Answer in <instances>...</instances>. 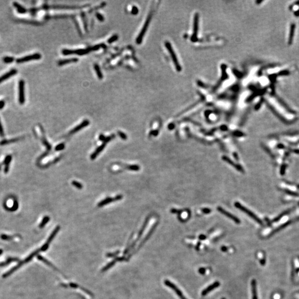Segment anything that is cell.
<instances>
[{"label": "cell", "mask_w": 299, "mask_h": 299, "mask_svg": "<svg viewBox=\"0 0 299 299\" xmlns=\"http://www.w3.org/2000/svg\"><path fill=\"white\" fill-rule=\"evenodd\" d=\"M90 51L91 48H86V49H79V50H63L62 51V54L63 55H71V54H77L79 55H83L86 54H88V53Z\"/></svg>", "instance_id": "cell-1"}, {"label": "cell", "mask_w": 299, "mask_h": 299, "mask_svg": "<svg viewBox=\"0 0 299 299\" xmlns=\"http://www.w3.org/2000/svg\"><path fill=\"white\" fill-rule=\"evenodd\" d=\"M235 206L237 208L240 209L241 211H242L244 212H245L246 214H247L251 218H252L253 219H254L255 221H256V222H258L259 224H262V221L260 220V219L256 216L255 214H254L252 212H251L250 211H249V209H248L247 208L244 207V206H243L241 204L238 203V202H236L235 203Z\"/></svg>", "instance_id": "cell-2"}, {"label": "cell", "mask_w": 299, "mask_h": 299, "mask_svg": "<svg viewBox=\"0 0 299 299\" xmlns=\"http://www.w3.org/2000/svg\"><path fill=\"white\" fill-rule=\"evenodd\" d=\"M25 82L20 80L18 83V101L20 104H23L25 102Z\"/></svg>", "instance_id": "cell-3"}, {"label": "cell", "mask_w": 299, "mask_h": 299, "mask_svg": "<svg viewBox=\"0 0 299 299\" xmlns=\"http://www.w3.org/2000/svg\"><path fill=\"white\" fill-rule=\"evenodd\" d=\"M41 57H42L41 55L39 53H35V54H33L27 55V56H23V57H22V58H18L16 60V62L18 64L23 63L30 61V60H39L41 58Z\"/></svg>", "instance_id": "cell-4"}, {"label": "cell", "mask_w": 299, "mask_h": 299, "mask_svg": "<svg viewBox=\"0 0 299 299\" xmlns=\"http://www.w3.org/2000/svg\"><path fill=\"white\" fill-rule=\"evenodd\" d=\"M60 228V227L59 226H57L54 229V230H53V232L51 234V236L50 237H49L47 241H46V243H45L43 245V247L41 248L42 251H45V250H46L48 249V248L49 247V245H50L51 242L53 240V238L56 236V233H57L58 232V231L59 230Z\"/></svg>", "instance_id": "cell-5"}, {"label": "cell", "mask_w": 299, "mask_h": 299, "mask_svg": "<svg viewBox=\"0 0 299 299\" xmlns=\"http://www.w3.org/2000/svg\"><path fill=\"white\" fill-rule=\"evenodd\" d=\"M165 284L166 285H167V286L170 287V288L175 291V292L176 293V294L179 296V297H180L181 299H187L186 297H184V295L182 294V293L181 292V291L179 288H178V287L175 284H173L172 282H171L169 280H165Z\"/></svg>", "instance_id": "cell-6"}, {"label": "cell", "mask_w": 299, "mask_h": 299, "mask_svg": "<svg viewBox=\"0 0 299 299\" xmlns=\"http://www.w3.org/2000/svg\"><path fill=\"white\" fill-rule=\"evenodd\" d=\"M150 20H151V17H150V16H149L148 17V18H147V20H146V21L145 22V23L144 26H143V27L142 29H141V31L140 33L139 34V35L137 39H136V43H137L138 44H140L141 43V42H142V39H143V36H144V35H145V33H146V32L147 31V27H148L150 23Z\"/></svg>", "instance_id": "cell-7"}, {"label": "cell", "mask_w": 299, "mask_h": 299, "mask_svg": "<svg viewBox=\"0 0 299 299\" xmlns=\"http://www.w3.org/2000/svg\"><path fill=\"white\" fill-rule=\"evenodd\" d=\"M166 46L167 47V48L168 49V50L169 52L170 53V54H171V55L172 56V60H173V61L174 63H175V65L176 66V69L178 70H181L180 65L179 64V63H178V60L177 59V57H176V56L175 55V53H174V52L173 51V49H172V48L171 47V45H170V44L168 43H166Z\"/></svg>", "instance_id": "cell-8"}, {"label": "cell", "mask_w": 299, "mask_h": 299, "mask_svg": "<svg viewBox=\"0 0 299 299\" xmlns=\"http://www.w3.org/2000/svg\"><path fill=\"white\" fill-rule=\"evenodd\" d=\"M217 209H218V211L219 212H221L222 214H224V215H225L226 217H228V218H230V219H232V220H233V221L234 222H235V223H237V224H239V223H240V220H239V219H238L237 217H236V216H234V215H233V214H231V213H230L229 212H228L226 211H225V210H224V209H223L222 207H218L217 208Z\"/></svg>", "instance_id": "cell-9"}, {"label": "cell", "mask_w": 299, "mask_h": 299, "mask_svg": "<svg viewBox=\"0 0 299 299\" xmlns=\"http://www.w3.org/2000/svg\"><path fill=\"white\" fill-rule=\"evenodd\" d=\"M123 196L122 195H118V196H116L115 198H110V197L107 198L104 200H102V201L100 202V203H99V204H98V206L102 207V206L106 205V204H107L109 203H111L112 202H114V201H116V200H119L120 199H122L123 198Z\"/></svg>", "instance_id": "cell-10"}, {"label": "cell", "mask_w": 299, "mask_h": 299, "mask_svg": "<svg viewBox=\"0 0 299 299\" xmlns=\"http://www.w3.org/2000/svg\"><path fill=\"white\" fill-rule=\"evenodd\" d=\"M17 73V69H12L10 70L8 72L4 74L3 75H2V76L0 77V83H1L2 82H3L4 81L6 80L7 79H9L10 78H11V77L13 76L15 74H16Z\"/></svg>", "instance_id": "cell-11"}, {"label": "cell", "mask_w": 299, "mask_h": 299, "mask_svg": "<svg viewBox=\"0 0 299 299\" xmlns=\"http://www.w3.org/2000/svg\"><path fill=\"white\" fill-rule=\"evenodd\" d=\"M219 285H220V283L219 282L216 281L214 282L211 285L208 287H207V288H206L204 290H203L202 292V295L203 296H205V295H207L209 292H211V291H212L215 288H217V287H218Z\"/></svg>", "instance_id": "cell-12"}, {"label": "cell", "mask_w": 299, "mask_h": 299, "mask_svg": "<svg viewBox=\"0 0 299 299\" xmlns=\"http://www.w3.org/2000/svg\"><path fill=\"white\" fill-rule=\"evenodd\" d=\"M89 121L88 120H85L84 121H83V123H82L80 125H79L78 126H77L75 128H74L72 130H71L69 134H74V133H75V132H77L79 131V130H80L81 129H82L83 128H84L88 125H89Z\"/></svg>", "instance_id": "cell-13"}, {"label": "cell", "mask_w": 299, "mask_h": 299, "mask_svg": "<svg viewBox=\"0 0 299 299\" xmlns=\"http://www.w3.org/2000/svg\"><path fill=\"white\" fill-rule=\"evenodd\" d=\"M222 159L224 161H225L227 163H228L229 164H230L231 166H233L234 168H236L237 169H238V171H239L240 172H243V169L242 168L241 166L239 165H237L236 163H234V162L232 160H230L229 158H228V157L227 156H223L222 157Z\"/></svg>", "instance_id": "cell-14"}, {"label": "cell", "mask_w": 299, "mask_h": 299, "mask_svg": "<svg viewBox=\"0 0 299 299\" xmlns=\"http://www.w3.org/2000/svg\"><path fill=\"white\" fill-rule=\"evenodd\" d=\"M78 61V59L75 58L67 59H64V60H60V61H59L58 63V64L59 66H63V65H65V64H69V63H76Z\"/></svg>", "instance_id": "cell-15"}, {"label": "cell", "mask_w": 299, "mask_h": 299, "mask_svg": "<svg viewBox=\"0 0 299 299\" xmlns=\"http://www.w3.org/2000/svg\"><path fill=\"white\" fill-rule=\"evenodd\" d=\"M13 5L15 8L17 9V12L20 14H24L27 12V10H26L25 7L22 6L21 5L19 4L18 3L16 2H14L13 3Z\"/></svg>", "instance_id": "cell-16"}, {"label": "cell", "mask_w": 299, "mask_h": 299, "mask_svg": "<svg viewBox=\"0 0 299 299\" xmlns=\"http://www.w3.org/2000/svg\"><path fill=\"white\" fill-rule=\"evenodd\" d=\"M105 145H106V143H104L103 144H102L100 146H99V147H98L97 149L96 150V151H95V152H94L92 155H91L90 158H92V160H94V159H95L96 157V156H98V155H99V153H100L101 152V151H103V150L105 148Z\"/></svg>", "instance_id": "cell-17"}, {"label": "cell", "mask_w": 299, "mask_h": 299, "mask_svg": "<svg viewBox=\"0 0 299 299\" xmlns=\"http://www.w3.org/2000/svg\"><path fill=\"white\" fill-rule=\"evenodd\" d=\"M252 285V295L253 298L252 299H258V296H257V292H256V283L255 280H253L251 283Z\"/></svg>", "instance_id": "cell-18"}, {"label": "cell", "mask_w": 299, "mask_h": 299, "mask_svg": "<svg viewBox=\"0 0 299 299\" xmlns=\"http://www.w3.org/2000/svg\"><path fill=\"white\" fill-rule=\"evenodd\" d=\"M11 160H12V156H10V155H9V156H7L5 160L4 161V164L5 165V172L6 173H7L9 171V164L11 162Z\"/></svg>", "instance_id": "cell-19"}, {"label": "cell", "mask_w": 299, "mask_h": 299, "mask_svg": "<svg viewBox=\"0 0 299 299\" xmlns=\"http://www.w3.org/2000/svg\"><path fill=\"white\" fill-rule=\"evenodd\" d=\"M38 259H39L40 260L42 261V262L43 263H44L45 264H47L48 265H49L50 266L52 267L53 269H55L56 271H58V270L57 269H56L55 266H54L53 265L52 263H51L50 262H48V261L47 260H46L45 258H44L43 256H41V255H38Z\"/></svg>", "instance_id": "cell-20"}, {"label": "cell", "mask_w": 299, "mask_h": 299, "mask_svg": "<svg viewBox=\"0 0 299 299\" xmlns=\"http://www.w3.org/2000/svg\"><path fill=\"white\" fill-rule=\"evenodd\" d=\"M94 69H95V70L96 71L97 76L98 78H99V79H101L103 78V74H102V73H101L99 66H98V64H94Z\"/></svg>", "instance_id": "cell-21"}, {"label": "cell", "mask_w": 299, "mask_h": 299, "mask_svg": "<svg viewBox=\"0 0 299 299\" xmlns=\"http://www.w3.org/2000/svg\"><path fill=\"white\" fill-rule=\"evenodd\" d=\"M21 139L20 138H17V139H13L12 140H3L0 142V145H5L6 144H9V143H12V142H14L16 141H17L18 140H20Z\"/></svg>", "instance_id": "cell-22"}, {"label": "cell", "mask_w": 299, "mask_h": 299, "mask_svg": "<svg viewBox=\"0 0 299 299\" xmlns=\"http://www.w3.org/2000/svg\"><path fill=\"white\" fill-rule=\"evenodd\" d=\"M14 60V57H13V56H5V57L3 58V61L4 62V63H7V64L12 63Z\"/></svg>", "instance_id": "cell-23"}, {"label": "cell", "mask_w": 299, "mask_h": 299, "mask_svg": "<svg viewBox=\"0 0 299 299\" xmlns=\"http://www.w3.org/2000/svg\"><path fill=\"white\" fill-rule=\"evenodd\" d=\"M50 218L48 216H45L44 217V218L43 219V220H42V221L41 223L39 224V228H43L44 225L47 224V223L49 222V221H50Z\"/></svg>", "instance_id": "cell-24"}, {"label": "cell", "mask_w": 299, "mask_h": 299, "mask_svg": "<svg viewBox=\"0 0 299 299\" xmlns=\"http://www.w3.org/2000/svg\"><path fill=\"white\" fill-rule=\"evenodd\" d=\"M116 262H117V261L116 260V259H115L114 260L112 261L111 262H110V263L108 264L107 265H106V266H105V267H104V268L103 269H102V271H107L108 269H109V268H110L111 266H112L114 265V264L116 263Z\"/></svg>", "instance_id": "cell-25"}, {"label": "cell", "mask_w": 299, "mask_h": 299, "mask_svg": "<svg viewBox=\"0 0 299 299\" xmlns=\"http://www.w3.org/2000/svg\"><path fill=\"white\" fill-rule=\"evenodd\" d=\"M118 38H119L118 35H114V36H112V37H111L110 38L108 39V42L109 43H110V44L112 43L113 42H114L115 41H116L117 39H118Z\"/></svg>", "instance_id": "cell-26"}, {"label": "cell", "mask_w": 299, "mask_h": 299, "mask_svg": "<svg viewBox=\"0 0 299 299\" xmlns=\"http://www.w3.org/2000/svg\"><path fill=\"white\" fill-rule=\"evenodd\" d=\"M127 168L130 170H132V171H138V170L140 169L139 166L138 165L128 166L127 167Z\"/></svg>", "instance_id": "cell-27"}, {"label": "cell", "mask_w": 299, "mask_h": 299, "mask_svg": "<svg viewBox=\"0 0 299 299\" xmlns=\"http://www.w3.org/2000/svg\"><path fill=\"white\" fill-rule=\"evenodd\" d=\"M71 184L78 189H82L83 188V185L81 183L78 182H77L75 181H73L72 182H71Z\"/></svg>", "instance_id": "cell-28"}, {"label": "cell", "mask_w": 299, "mask_h": 299, "mask_svg": "<svg viewBox=\"0 0 299 299\" xmlns=\"http://www.w3.org/2000/svg\"><path fill=\"white\" fill-rule=\"evenodd\" d=\"M43 143L45 146H46L47 148L48 149V151H49V150L51 149V148H52L51 146L50 145V143L48 142V141L46 140V139L44 138V137H43Z\"/></svg>", "instance_id": "cell-29"}, {"label": "cell", "mask_w": 299, "mask_h": 299, "mask_svg": "<svg viewBox=\"0 0 299 299\" xmlns=\"http://www.w3.org/2000/svg\"><path fill=\"white\" fill-rule=\"evenodd\" d=\"M119 251H116L115 253H108V254H107V257H109V258H112V257H115L117 255H118L119 254Z\"/></svg>", "instance_id": "cell-30"}, {"label": "cell", "mask_w": 299, "mask_h": 299, "mask_svg": "<svg viewBox=\"0 0 299 299\" xmlns=\"http://www.w3.org/2000/svg\"><path fill=\"white\" fill-rule=\"evenodd\" d=\"M64 147H65V145H64V143H60V144L58 145L55 147V150L56 151H60V150L64 149Z\"/></svg>", "instance_id": "cell-31"}, {"label": "cell", "mask_w": 299, "mask_h": 299, "mask_svg": "<svg viewBox=\"0 0 299 299\" xmlns=\"http://www.w3.org/2000/svg\"><path fill=\"white\" fill-rule=\"evenodd\" d=\"M115 136V135H111V136H108V137H107V138H105V140H104V142H105V143H107V142H109L111 140H112V139L114 138Z\"/></svg>", "instance_id": "cell-32"}, {"label": "cell", "mask_w": 299, "mask_h": 299, "mask_svg": "<svg viewBox=\"0 0 299 299\" xmlns=\"http://www.w3.org/2000/svg\"><path fill=\"white\" fill-rule=\"evenodd\" d=\"M147 221H148V219H146V221H145V224H144V225H143V227H142V228H141V230H140V233H139V236H138V238H140V237H141V234H142V232H143V230H144V229H145V227H146V224H147Z\"/></svg>", "instance_id": "cell-33"}, {"label": "cell", "mask_w": 299, "mask_h": 299, "mask_svg": "<svg viewBox=\"0 0 299 299\" xmlns=\"http://www.w3.org/2000/svg\"><path fill=\"white\" fill-rule=\"evenodd\" d=\"M118 134L120 136V137L122 139H123V140H126L127 139V136L125 134L124 132H123L122 131H118Z\"/></svg>", "instance_id": "cell-34"}, {"label": "cell", "mask_w": 299, "mask_h": 299, "mask_svg": "<svg viewBox=\"0 0 299 299\" xmlns=\"http://www.w3.org/2000/svg\"><path fill=\"white\" fill-rule=\"evenodd\" d=\"M96 16L97 17V18L100 21H103L104 20V18L103 16V15L99 13H96Z\"/></svg>", "instance_id": "cell-35"}, {"label": "cell", "mask_w": 299, "mask_h": 299, "mask_svg": "<svg viewBox=\"0 0 299 299\" xmlns=\"http://www.w3.org/2000/svg\"><path fill=\"white\" fill-rule=\"evenodd\" d=\"M138 9L136 7L134 6L132 8V10H131V13L133 14H136L138 13Z\"/></svg>", "instance_id": "cell-36"}, {"label": "cell", "mask_w": 299, "mask_h": 299, "mask_svg": "<svg viewBox=\"0 0 299 299\" xmlns=\"http://www.w3.org/2000/svg\"><path fill=\"white\" fill-rule=\"evenodd\" d=\"M0 136H2V137L4 136V131H3V127H2V125L1 124V121H0Z\"/></svg>", "instance_id": "cell-37"}, {"label": "cell", "mask_w": 299, "mask_h": 299, "mask_svg": "<svg viewBox=\"0 0 299 299\" xmlns=\"http://www.w3.org/2000/svg\"><path fill=\"white\" fill-rule=\"evenodd\" d=\"M5 105V101L4 100H0V110L2 109L3 108H4Z\"/></svg>", "instance_id": "cell-38"}, {"label": "cell", "mask_w": 299, "mask_h": 299, "mask_svg": "<svg viewBox=\"0 0 299 299\" xmlns=\"http://www.w3.org/2000/svg\"><path fill=\"white\" fill-rule=\"evenodd\" d=\"M205 271H206L205 269H204V268H200V269H199V273L202 274H204Z\"/></svg>", "instance_id": "cell-39"}, {"label": "cell", "mask_w": 299, "mask_h": 299, "mask_svg": "<svg viewBox=\"0 0 299 299\" xmlns=\"http://www.w3.org/2000/svg\"><path fill=\"white\" fill-rule=\"evenodd\" d=\"M105 136H104L103 134H101V135L99 136V140H100L104 141V140H105Z\"/></svg>", "instance_id": "cell-40"}, {"label": "cell", "mask_w": 299, "mask_h": 299, "mask_svg": "<svg viewBox=\"0 0 299 299\" xmlns=\"http://www.w3.org/2000/svg\"><path fill=\"white\" fill-rule=\"evenodd\" d=\"M203 211L204 212V213H209L210 212H211V211L210 209H207V208H206V209H203Z\"/></svg>", "instance_id": "cell-41"}, {"label": "cell", "mask_w": 299, "mask_h": 299, "mask_svg": "<svg viewBox=\"0 0 299 299\" xmlns=\"http://www.w3.org/2000/svg\"><path fill=\"white\" fill-rule=\"evenodd\" d=\"M205 238H206V237H205V236H200V237H199L200 239H202V240H203V239H205Z\"/></svg>", "instance_id": "cell-42"}, {"label": "cell", "mask_w": 299, "mask_h": 299, "mask_svg": "<svg viewBox=\"0 0 299 299\" xmlns=\"http://www.w3.org/2000/svg\"><path fill=\"white\" fill-rule=\"evenodd\" d=\"M222 250L223 251H226L227 249H226V248H225V247H223V248H222Z\"/></svg>", "instance_id": "cell-43"}, {"label": "cell", "mask_w": 299, "mask_h": 299, "mask_svg": "<svg viewBox=\"0 0 299 299\" xmlns=\"http://www.w3.org/2000/svg\"><path fill=\"white\" fill-rule=\"evenodd\" d=\"M1 165H0V169H1Z\"/></svg>", "instance_id": "cell-44"}, {"label": "cell", "mask_w": 299, "mask_h": 299, "mask_svg": "<svg viewBox=\"0 0 299 299\" xmlns=\"http://www.w3.org/2000/svg\"><path fill=\"white\" fill-rule=\"evenodd\" d=\"M222 299H225V298H222Z\"/></svg>", "instance_id": "cell-45"}]
</instances>
